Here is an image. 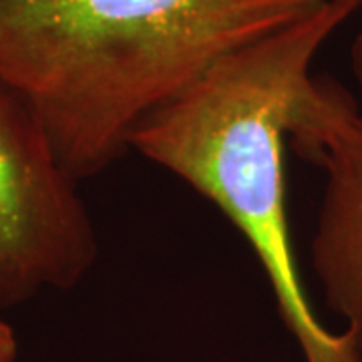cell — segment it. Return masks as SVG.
<instances>
[{
	"mask_svg": "<svg viewBox=\"0 0 362 362\" xmlns=\"http://www.w3.org/2000/svg\"><path fill=\"white\" fill-rule=\"evenodd\" d=\"M324 0H0V87L81 183L214 65Z\"/></svg>",
	"mask_w": 362,
	"mask_h": 362,
	"instance_id": "cell-1",
	"label": "cell"
},
{
	"mask_svg": "<svg viewBox=\"0 0 362 362\" xmlns=\"http://www.w3.org/2000/svg\"><path fill=\"white\" fill-rule=\"evenodd\" d=\"M352 8L324 0L300 21L214 65L143 123L131 151L177 175L244 235L306 362H362L350 332H332L300 282L286 211L288 125L324 42Z\"/></svg>",
	"mask_w": 362,
	"mask_h": 362,
	"instance_id": "cell-2",
	"label": "cell"
},
{
	"mask_svg": "<svg viewBox=\"0 0 362 362\" xmlns=\"http://www.w3.org/2000/svg\"><path fill=\"white\" fill-rule=\"evenodd\" d=\"M78 183L25 105L0 87V308L65 292L99 258Z\"/></svg>",
	"mask_w": 362,
	"mask_h": 362,
	"instance_id": "cell-3",
	"label": "cell"
},
{
	"mask_svg": "<svg viewBox=\"0 0 362 362\" xmlns=\"http://www.w3.org/2000/svg\"><path fill=\"white\" fill-rule=\"evenodd\" d=\"M288 141L324 169L312 268L328 308L362 350V109L337 81L312 77L294 105Z\"/></svg>",
	"mask_w": 362,
	"mask_h": 362,
	"instance_id": "cell-4",
	"label": "cell"
},
{
	"mask_svg": "<svg viewBox=\"0 0 362 362\" xmlns=\"http://www.w3.org/2000/svg\"><path fill=\"white\" fill-rule=\"evenodd\" d=\"M16 354H18V342L14 328L0 318V362H16Z\"/></svg>",
	"mask_w": 362,
	"mask_h": 362,
	"instance_id": "cell-5",
	"label": "cell"
},
{
	"mask_svg": "<svg viewBox=\"0 0 362 362\" xmlns=\"http://www.w3.org/2000/svg\"><path fill=\"white\" fill-rule=\"evenodd\" d=\"M350 71L362 89V30L356 35V39L352 40V47H350Z\"/></svg>",
	"mask_w": 362,
	"mask_h": 362,
	"instance_id": "cell-6",
	"label": "cell"
},
{
	"mask_svg": "<svg viewBox=\"0 0 362 362\" xmlns=\"http://www.w3.org/2000/svg\"><path fill=\"white\" fill-rule=\"evenodd\" d=\"M328 2H337V4H344L352 11H361L362 8V0H328Z\"/></svg>",
	"mask_w": 362,
	"mask_h": 362,
	"instance_id": "cell-7",
	"label": "cell"
}]
</instances>
